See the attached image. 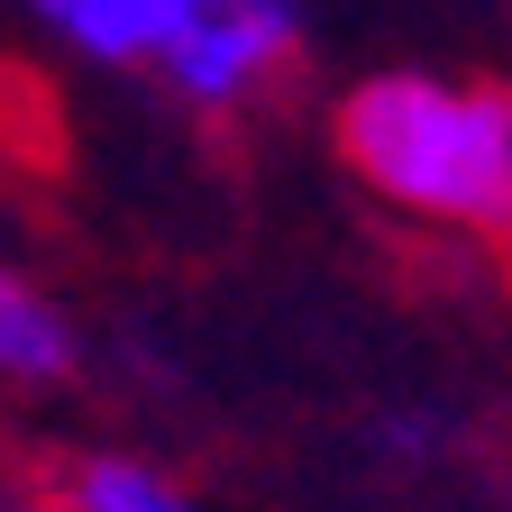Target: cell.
<instances>
[{"label": "cell", "instance_id": "7a4b0ae2", "mask_svg": "<svg viewBox=\"0 0 512 512\" xmlns=\"http://www.w3.org/2000/svg\"><path fill=\"white\" fill-rule=\"evenodd\" d=\"M220 0H19V19L92 74H165V64L202 37V19Z\"/></svg>", "mask_w": 512, "mask_h": 512}, {"label": "cell", "instance_id": "277c9868", "mask_svg": "<svg viewBox=\"0 0 512 512\" xmlns=\"http://www.w3.org/2000/svg\"><path fill=\"white\" fill-rule=\"evenodd\" d=\"M0 375L10 394H64L83 375V320L37 275H0Z\"/></svg>", "mask_w": 512, "mask_h": 512}, {"label": "cell", "instance_id": "5b68a950", "mask_svg": "<svg viewBox=\"0 0 512 512\" xmlns=\"http://www.w3.org/2000/svg\"><path fill=\"white\" fill-rule=\"evenodd\" d=\"M10 512H46V503H28V494H19V503H10Z\"/></svg>", "mask_w": 512, "mask_h": 512}, {"label": "cell", "instance_id": "6da1fadb", "mask_svg": "<svg viewBox=\"0 0 512 512\" xmlns=\"http://www.w3.org/2000/svg\"><path fill=\"white\" fill-rule=\"evenodd\" d=\"M330 147L384 211L448 238H512V83L384 64L330 101Z\"/></svg>", "mask_w": 512, "mask_h": 512}, {"label": "cell", "instance_id": "3957f363", "mask_svg": "<svg viewBox=\"0 0 512 512\" xmlns=\"http://www.w3.org/2000/svg\"><path fill=\"white\" fill-rule=\"evenodd\" d=\"M46 512H202V494L147 448H64L46 467Z\"/></svg>", "mask_w": 512, "mask_h": 512}]
</instances>
